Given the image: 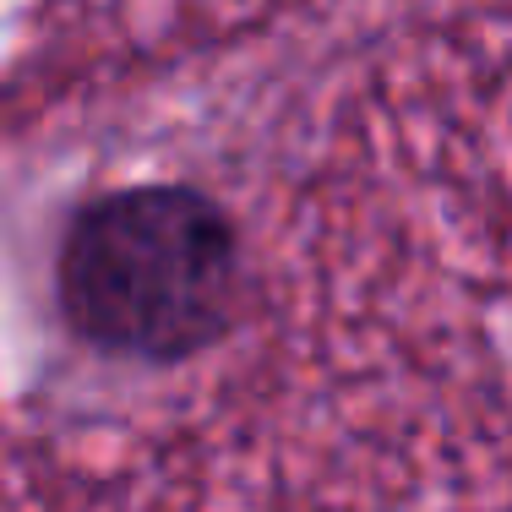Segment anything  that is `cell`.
I'll return each mask as SVG.
<instances>
[{
	"instance_id": "cell-1",
	"label": "cell",
	"mask_w": 512,
	"mask_h": 512,
	"mask_svg": "<svg viewBox=\"0 0 512 512\" xmlns=\"http://www.w3.org/2000/svg\"><path fill=\"white\" fill-rule=\"evenodd\" d=\"M55 300L66 327L99 355L180 365L235 327L246 246L235 218L197 186H115L66 218Z\"/></svg>"
}]
</instances>
